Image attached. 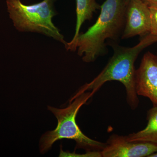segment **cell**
Returning a JSON list of instances; mask_svg holds the SVG:
<instances>
[{
  "label": "cell",
  "mask_w": 157,
  "mask_h": 157,
  "mask_svg": "<svg viewBox=\"0 0 157 157\" xmlns=\"http://www.w3.org/2000/svg\"><path fill=\"white\" fill-rule=\"evenodd\" d=\"M150 31L149 8L141 0H131L126 6L124 26L122 39L142 37Z\"/></svg>",
  "instance_id": "obj_7"
},
{
  "label": "cell",
  "mask_w": 157,
  "mask_h": 157,
  "mask_svg": "<svg viewBox=\"0 0 157 157\" xmlns=\"http://www.w3.org/2000/svg\"><path fill=\"white\" fill-rule=\"evenodd\" d=\"M135 90L137 95L148 98L157 107V56L148 52L144 54L135 71Z\"/></svg>",
  "instance_id": "obj_6"
},
{
  "label": "cell",
  "mask_w": 157,
  "mask_h": 157,
  "mask_svg": "<svg viewBox=\"0 0 157 157\" xmlns=\"http://www.w3.org/2000/svg\"><path fill=\"white\" fill-rule=\"evenodd\" d=\"M147 123L144 129L126 136L129 141L148 142L157 145V107L153 106L147 111Z\"/></svg>",
  "instance_id": "obj_8"
},
{
  "label": "cell",
  "mask_w": 157,
  "mask_h": 157,
  "mask_svg": "<svg viewBox=\"0 0 157 157\" xmlns=\"http://www.w3.org/2000/svg\"><path fill=\"white\" fill-rule=\"evenodd\" d=\"M60 157H102L101 151H86L83 154H78L75 153H70L62 150L61 149L59 154Z\"/></svg>",
  "instance_id": "obj_11"
},
{
  "label": "cell",
  "mask_w": 157,
  "mask_h": 157,
  "mask_svg": "<svg viewBox=\"0 0 157 157\" xmlns=\"http://www.w3.org/2000/svg\"><path fill=\"white\" fill-rule=\"evenodd\" d=\"M126 6L123 0H106L95 23L73 42H67V50L76 51L85 63L94 62L106 51L105 41L116 39L124 29Z\"/></svg>",
  "instance_id": "obj_2"
},
{
  "label": "cell",
  "mask_w": 157,
  "mask_h": 157,
  "mask_svg": "<svg viewBox=\"0 0 157 157\" xmlns=\"http://www.w3.org/2000/svg\"><path fill=\"white\" fill-rule=\"evenodd\" d=\"M76 21L75 34L70 42H74L79 34L82 24L92 18L93 14L101 6L96 0H76Z\"/></svg>",
  "instance_id": "obj_9"
},
{
  "label": "cell",
  "mask_w": 157,
  "mask_h": 157,
  "mask_svg": "<svg viewBox=\"0 0 157 157\" xmlns=\"http://www.w3.org/2000/svg\"><path fill=\"white\" fill-rule=\"evenodd\" d=\"M156 56H157V55H156Z\"/></svg>",
  "instance_id": "obj_15"
},
{
  "label": "cell",
  "mask_w": 157,
  "mask_h": 157,
  "mask_svg": "<svg viewBox=\"0 0 157 157\" xmlns=\"http://www.w3.org/2000/svg\"><path fill=\"white\" fill-rule=\"evenodd\" d=\"M123 2L124 5H125V6H126L127 4L129 3V2H130L131 0H123Z\"/></svg>",
  "instance_id": "obj_13"
},
{
  "label": "cell",
  "mask_w": 157,
  "mask_h": 157,
  "mask_svg": "<svg viewBox=\"0 0 157 157\" xmlns=\"http://www.w3.org/2000/svg\"><path fill=\"white\" fill-rule=\"evenodd\" d=\"M150 14V31L149 33L157 36V7H149Z\"/></svg>",
  "instance_id": "obj_10"
},
{
  "label": "cell",
  "mask_w": 157,
  "mask_h": 157,
  "mask_svg": "<svg viewBox=\"0 0 157 157\" xmlns=\"http://www.w3.org/2000/svg\"><path fill=\"white\" fill-rule=\"evenodd\" d=\"M94 95L91 91H86L74 95L66 108L60 109L48 106V110L57 119L58 124L56 128L46 132L40 138L39 145L41 153H45L50 149L55 142L63 139L74 140L76 142V149H83L86 151H102L105 143L93 140L86 136L76 121L79 109Z\"/></svg>",
  "instance_id": "obj_3"
},
{
  "label": "cell",
  "mask_w": 157,
  "mask_h": 157,
  "mask_svg": "<svg viewBox=\"0 0 157 157\" xmlns=\"http://www.w3.org/2000/svg\"><path fill=\"white\" fill-rule=\"evenodd\" d=\"M56 1L43 0L27 5L21 0H6V4L10 18L17 30L43 34L65 45L67 42L63 36L52 21L56 14L54 8Z\"/></svg>",
  "instance_id": "obj_4"
},
{
  "label": "cell",
  "mask_w": 157,
  "mask_h": 157,
  "mask_svg": "<svg viewBox=\"0 0 157 157\" xmlns=\"http://www.w3.org/2000/svg\"><path fill=\"white\" fill-rule=\"evenodd\" d=\"M157 152L154 144L129 141L126 136L113 134L101 153L102 157H149Z\"/></svg>",
  "instance_id": "obj_5"
},
{
  "label": "cell",
  "mask_w": 157,
  "mask_h": 157,
  "mask_svg": "<svg viewBox=\"0 0 157 157\" xmlns=\"http://www.w3.org/2000/svg\"><path fill=\"white\" fill-rule=\"evenodd\" d=\"M148 7H157V0H141Z\"/></svg>",
  "instance_id": "obj_12"
},
{
  "label": "cell",
  "mask_w": 157,
  "mask_h": 157,
  "mask_svg": "<svg viewBox=\"0 0 157 157\" xmlns=\"http://www.w3.org/2000/svg\"><path fill=\"white\" fill-rule=\"evenodd\" d=\"M156 42L157 36L149 33L142 36L140 42L132 47L111 43L114 53L107 64L95 78L82 86L75 95L86 91L94 94L107 82L117 81L124 86L127 103L132 110H135L139 103L135 90V62L143 49Z\"/></svg>",
  "instance_id": "obj_1"
},
{
  "label": "cell",
  "mask_w": 157,
  "mask_h": 157,
  "mask_svg": "<svg viewBox=\"0 0 157 157\" xmlns=\"http://www.w3.org/2000/svg\"><path fill=\"white\" fill-rule=\"evenodd\" d=\"M149 157H157V152L153 154Z\"/></svg>",
  "instance_id": "obj_14"
}]
</instances>
